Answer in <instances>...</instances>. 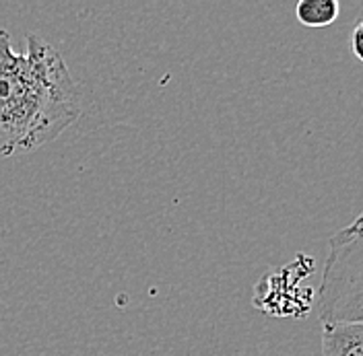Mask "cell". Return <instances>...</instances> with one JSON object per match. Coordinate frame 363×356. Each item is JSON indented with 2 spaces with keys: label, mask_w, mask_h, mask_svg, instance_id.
Wrapping results in <instances>:
<instances>
[{
  "label": "cell",
  "mask_w": 363,
  "mask_h": 356,
  "mask_svg": "<svg viewBox=\"0 0 363 356\" xmlns=\"http://www.w3.org/2000/svg\"><path fill=\"white\" fill-rule=\"evenodd\" d=\"M81 91L60 52L40 33L15 52L0 31V159L33 153L81 117Z\"/></svg>",
  "instance_id": "6da1fadb"
},
{
  "label": "cell",
  "mask_w": 363,
  "mask_h": 356,
  "mask_svg": "<svg viewBox=\"0 0 363 356\" xmlns=\"http://www.w3.org/2000/svg\"><path fill=\"white\" fill-rule=\"evenodd\" d=\"M316 297L322 326L363 323V212L330 237Z\"/></svg>",
  "instance_id": "7a4b0ae2"
},
{
  "label": "cell",
  "mask_w": 363,
  "mask_h": 356,
  "mask_svg": "<svg viewBox=\"0 0 363 356\" xmlns=\"http://www.w3.org/2000/svg\"><path fill=\"white\" fill-rule=\"evenodd\" d=\"M351 50L353 54L357 56V60L363 62V21H359L353 29V35H351Z\"/></svg>",
  "instance_id": "5b68a950"
},
{
  "label": "cell",
  "mask_w": 363,
  "mask_h": 356,
  "mask_svg": "<svg viewBox=\"0 0 363 356\" xmlns=\"http://www.w3.org/2000/svg\"><path fill=\"white\" fill-rule=\"evenodd\" d=\"M340 4L337 0H299L295 4V17L306 27H328L339 19Z\"/></svg>",
  "instance_id": "277c9868"
},
{
  "label": "cell",
  "mask_w": 363,
  "mask_h": 356,
  "mask_svg": "<svg viewBox=\"0 0 363 356\" xmlns=\"http://www.w3.org/2000/svg\"><path fill=\"white\" fill-rule=\"evenodd\" d=\"M322 355L363 356V323H324L322 326Z\"/></svg>",
  "instance_id": "3957f363"
}]
</instances>
